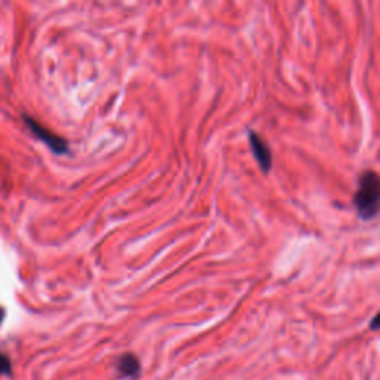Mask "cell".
I'll list each match as a JSON object with an SVG mask.
<instances>
[{
    "label": "cell",
    "mask_w": 380,
    "mask_h": 380,
    "mask_svg": "<svg viewBox=\"0 0 380 380\" xmlns=\"http://www.w3.org/2000/svg\"><path fill=\"white\" fill-rule=\"evenodd\" d=\"M380 201V183L374 171H364L358 180V189L354 194V207L363 220L377 217Z\"/></svg>",
    "instance_id": "cell-1"
},
{
    "label": "cell",
    "mask_w": 380,
    "mask_h": 380,
    "mask_svg": "<svg viewBox=\"0 0 380 380\" xmlns=\"http://www.w3.org/2000/svg\"><path fill=\"white\" fill-rule=\"evenodd\" d=\"M24 120L27 123V127L30 128V131H32L37 138L42 140L46 146H49L51 150L55 152L57 155H64V153L69 152V143L63 137L54 134L53 131L45 128L42 123H39L33 118L24 116Z\"/></svg>",
    "instance_id": "cell-2"
},
{
    "label": "cell",
    "mask_w": 380,
    "mask_h": 380,
    "mask_svg": "<svg viewBox=\"0 0 380 380\" xmlns=\"http://www.w3.org/2000/svg\"><path fill=\"white\" fill-rule=\"evenodd\" d=\"M248 138H250V146H251L254 159L257 161L260 170L263 172H269L272 168V153L269 146L266 145L264 140L259 134H255L254 131L248 132Z\"/></svg>",
    "instance_id": "cell-3"
},
{
    "label": "cell",
    "mask_w": 380,
    "mask_h": 380,
    "mask_svg": "<svg viewBox=\"0 0 380 380\" xmlns=\"http://www.w3.org/2000/svg\"><path fill=\"white\" fill-rule=\"evenodd\" d=\"M116 370L120 377H134L140 373V361L134 354H123L119 356Z\"/></svg>",
    "instance_id": "cell-4"
},
{
    "label": "cell",
    "mask_w": 380,
    "mask_h": 380,
    "mask_svg": "<svg viewBox=\"0 0 380 380\" xmlns=\"http://www.w3.org/2000/svg\"><path fill=\"white\" fill-rule=\"evenodd\" d=\"M11 374V359L8 355L0 354V376Z\"/></svg>",
    "instance_id": "cell-5"
},
{
    "label": "cell",
    "mask_w": 380,
    "mask_h": 380,
    "mask_svg": "<svg viewBox=\"0 0 380 380\" xmlns=\"http://www.w3.org/2000/svg\"><path fill=\"white\" fill-rule=\"evenodd\" d=\"M377 325H379V315H376V316L373 318V324H372V328H373V330H376Z\"/></svg>",
    "instance_id": "cell-6"
},
{
    "label": "cell",
    "mask_w": 380,
    "mask_h": 380,
    "mask_svg": "<svg viewBox=\"0 0 380 380\" xmlns=\"http://www.w3.org/2000/svg\"><path fill=\"white\" fill-rule=\"evenodd\" d=\"M3 318H5V311L2 309V307H0V324L3 323Z\"/></svg>",
    "instance_id": "cell-7"
}]
</instances>
